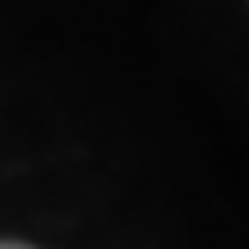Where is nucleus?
Instances as JSON below:
<instances>
[{"mask_svg":"<svg viewBox=\"0 0 249 249\" xmlns=\"http://www.w3.org/2000/svg\"><path fill=\"white\" fill-rule=\"evenodd\" d=\"M0 249H33V245H18V240H0Z\"/></svg>","mask_w":249,"mask_h":249,"instance_id":"f257e3e1","label":"nucleus"}]
</instances>
